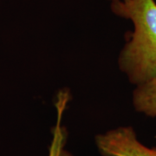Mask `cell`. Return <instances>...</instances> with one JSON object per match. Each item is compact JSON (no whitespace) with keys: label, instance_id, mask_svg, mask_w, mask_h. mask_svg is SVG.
<instances>
[{"label":"cell","instance_id":"6da1fadb","mask_svg":"<svg viewBox=\"0 0 156 156\" xmlns=\"http://www.w3.org/2000/svg\"><path fill=\"white\" fill-rule=\"evenodd\" d=\"M111 10L134 24L131 37L119 56L120 69L135 85L156 78L155 0L115 1Z\"/></svg>","mask_w":156,"mask_h":156},{"label":"cell","instance_id":"7a4b0ae2","mask_svg":"<svg viewBox=\"0 0 156 156\" xmlns=\"http://www.w3.org/2000/svg\"><path fill=\"white\" fill-rule=\"evenodd\" d=\"M102 156H156V147H148L140 141L133 128L122 127L95 137Z\"/></svg>","mask_w":156,"mask_h":156},{"label":"cell","instance_id":"3957f363","mask_svg":"<svg viewBox=\"0 0 156 156\" xmlns=\"http://www.w3.org/2000/svg\"><path fill=\"white\" fill-rule=\"evenodd\" d=\"M134 108L147 116H156V78L136 85L133 93Z\"/></svg>","mask_w":156,"mask_h":156},{"label":"cell","instance_id":"5b68a950","mask_svg":"<svg viewBox=\"0 0 156 156\" xmlns=\"http://www.w3.org/2000/svg\"><path fill=\"white\" fill-rule=\"evenodd\" d=\"M115 1H124V0H111V2H115Z\"/></svg>","mask_w":156,"mask_h":156},{"label":"cell","instance_id":"277c9868","mask_svg":"<svg viewBox=\"0 0 156 156\" xmlns=\"http://www.w3.org/2000/svg\"><path fill=\"white\" fill-rule=\"evenodd\" d=\"M64 109L65 108L62 106L57 107V122L52 131L53 138L49 149V156H72L64 149L66 142V130L61 125L62 116Z\"/></svg>","mask_w":156,"mask_h":156}]
</instances>
